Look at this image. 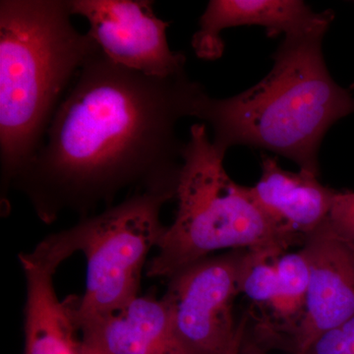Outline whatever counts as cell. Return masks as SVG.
Segmentation results:
<instances>
[{"label":"cell","instance_id":"6da1fadb","mask_svg":"<svg viewBox=\"0 0 354 354\" xmlns=\"http://www.w3.org/2000/svg\"><path fill=\"white\" fill-rule=\"evenodd\" d=\"M187 73L145 75L101 50L79 71L43 145L11 186L44 221L65 209L87 218L120 191H176L185 143L176 135L203 93Z\"/></svg>","mask_w":354,"mask_h":354},{"label":"cell","instance_id":"7a4b0ae2","mask_svg":"<svg viewBox=\"0 0 354 354\" xmlns=\"http://www.w3.org/2000/svg\"><path fill=\"white\" fill-rule=\"evenodd\" d=\"M326 10L314 24L285 35L270 73L241 94L215 99L203 93L192 118L209 124L214 145L264 149L319 176V150L328 130L354 113V97L335 82L323 57L334 20Z\"/></svg>","mask_w":354,"mask_h":354},{"label":"cell","instance_id":"3957f363","mask_svg":"<svg viewBox=\"0 0 354 354\" xmlns=\"http://www.w3.org/2000/svg\"><path fill=\"white\" fill-rule=\"evenodd\" d=\"M72 16L70 0L0 1L2 198L43 145L67 88L100 50Z\"/></svg>","mask_w":354,"mask_h":354},{"label":"cell","instance_id":"277c9868","mask_svg":"<svg viewBox=\"0 0 354 354\" xmlns=\"http://www.w3.org/2000/svg\"><path fill=\"white\" fill-rule=\"evenodd\" d=\"M177 180L176 218L149 261L147 276L169 279L221 249L281 246L301 242L274 223L254 199L250 187L228 176L225 153L209 139L207 125L190 127Z\"/></svg>","mask_w":354,"mask_h":354},{"label":"cell","instance_id":"5b68a950","mask_svg":"<svg viewBox=\"0 0 354 354\" xmlns=\"http://www.w3.org/2000/svg\"><path fill=\"white\" fill-rule=\"evenodd\" d=\"M174 198L176 191H134L100 215L46 239L62 260L76 251L87 259L85 293L72 300L78 328L138 297L147 257L167 230L160 212Z\"/></svg>","mask_w":354,"mask_h":354},{"label":"cell","instance_id":"8992f818","mask_svg":"<svg viewBox=\"0 0 354 354\" xmlns=\"http://www.w3.org/2000/svg\"><path fill=\"white\" fill-rule=\"evenodd\" d=\"M243 250L204 258L169 279L162 299L188 354H225L227 351L237 327L232 308L241 293Z\"/></svg>","mask_w":354,"mask_h":354},{"label":"cell","instance_id":"52a82bcc","mask_svg":"<svg viewBox=\"0 0 354 354\" xmlns=\"http://www.w3.org/2000/svg\"><path fill=\"white\" fill-rule=\"evenodd\" d=\"M150 0H70L72 14L85 18L88 34L114 64L145 75L186 72V57L171 50V22L158 18Z\"/></svg>","mask_w":354,"mask_h":354},{"label":"cell","instance_id":"ba28073f","mask_svg":"<svg viewBox=\"0 0 354 354\" xmlns=\"http://www.w3.org/2000/svg\"><path fill=\"white\" fill-rule=\"evenodd\" d=\"M310 279L304 319L288 348L304 354L321 335L354 316V247L325 221L307 235L301 249Z\"/></svg>","mask_w":354,"mask_h":354},{"label":"cell","instance_id":"9c48e42d","mask_svg":"<svg viewBox=\"0 0 354 354\" xmlns=\"http://www.w3.org/2000/svg\"><path fill=\"white\" fill-rule=\"evenodd\" d=\"M19 259L27 283L24 354H80L72 300L59 301L53 286L62 261L41 242Z\"/></svg>","mask_w":354,"mask_h":354},{"label":"cell","instance_id":"30bf717a","mask_svg":"<svg viewBox=\"0 0 354 354\" xmlns=\"http://www.w3.org/2000/svg\"><path fill=\"white\" fill-rule=\"evenodd\" d=\"M262 174L250 187L260 208L281 230L304 242L305 237L329 218L337 191L305 171L291 172L276 158L262 156Z\"/></svg>","mask_w":354,"mask_h":354},{"label":"cell","instance_id":"8fae6325","mask_svg":"<svg viewBox=\"0 0 354 354\" xmlns=\"http://www.w3.org/2000/svg\"><path fill=\"white\" fill-rule=\"evenodd\" d=\"M322 15L300 0H211L199 20L192 38L198 57H221L225 44L221 32L241 26H261L269 37L290 34L309 27Z\"/></svg>","mask_w":354,"mask_h":354},{"label":"cell","instance_id":"7c38bea8","mask_svg":"<svg viewBox=\"0 0 354 354\" xmlns=\"http://www.w3.org/2000/svg\"><path fill=\"white\" fill-rule=\"evenodd\" d=\"M111 354H188L162 299L137 297L120 309L79 326Z\"/></svg>","mask_w":354,"mask_h":354},{"label":"cell","instance_id":"4fadbf2b","mask_svg":"<svg viewBox=\"0 0 354 354\" xmlns=\"http://www.w3.org/2000/svg\"><path fill=\"white\" fill-rule=\"evenodd\" d=\"M278 293L269 314L258 329L260 344L283 342L288 346L304 319L309 286V265L302 250L283 253L278 260Z\"/></svg>","mask_w":354,"mask_h":354},{"label":"cell","instance_id":"5bb4252c","mask_svg":"<svg viewBox=\"0 0 354 354\" xmlns=\"http://www.w3.org/2000/svg\"><path fill=\"white\" fill-rule=\"evenodd\" d=\"M286 249L263 246L244 249L239 268L241 293L265 311L271 310L278 293V260Z\"/></svg>","mask_w":354,"mask_h":354},{"label":"cell","instance_id":"9a60e30c","mask_svg":"<svg viewBox=\"0 0 354 354\" xmlns=\"http://www.w3.org/2000/svg\"><path fill=\"white\" fill-rule=\"evenodd\" d=\"M304 354H354V316L318 337Z\"/></svg>","mask_w":354,"mask_h":354},{"label":"cell","instance_id":"2e32d148","mask_svg":"<svg viewBox=\"0 0 354 354\" xmlns=\"http://www.w3.org/2000/svg\"><path fill=\"white\" fill-rule=\"evenodd\" d=\"M328 221L342 239L354 247V192L337 191Z\"/></svg>","mask_w":354,"mask_h":354},{"label":"cell","instance_id":"e0dca14e","mask_svg":"<svg viewBox=\"0 0 354 354\" xmlns=\"http://www.w3.org/2000/svg\"><path fill=\"white\" fill-rule=\"evenodd\" d=\"M82 339L80 342V354H111L102 346L94 333L88 330H81Z\"/></svg>","mask_w":354,"mask_h":354},{"label":"cell","instance_id":"ac0fdd59","mask_svg":"<svg viewBox=\"0 0 354 354\" xmlns=\"http://www.w3.org/2000/svg\"><path fill=\"white\" fill-rule=\"evenodd\" d=\"M247 327H248V318L243 317V318L237 323L234 339H232V342H230V346H228L227 351H225V354H241L242 342H243L247 329H248Z\"/></svg>","mask_w":354,"mask_h":354},{"label":"cell","instance_id":"d6986e66","mask_svg":"<svg viewBox=\"0 0 354 354\" xmlns=\"http://www.w3.org/2000/svg\"><path fill=\"white\" fill-rule=\"evenodd\" d=\"M241 354H268L266 353L264 346L256 341L253 337H249L248 329L242 342Z\"/></svg>","mask_w":354,"mask_h":354}]
</instances>
